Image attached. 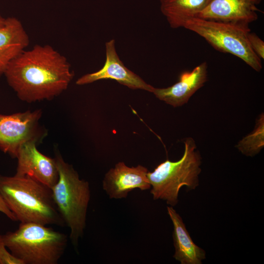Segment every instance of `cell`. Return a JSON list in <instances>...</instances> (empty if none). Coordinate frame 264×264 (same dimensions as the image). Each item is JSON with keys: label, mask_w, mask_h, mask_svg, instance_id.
Returning <instances> with one entry per match:
<instances>
[{"label": "cell", "mask_w": 264, "mask_h": 264, "mask_svg": "<svg viewBox=\"0 0 264 264\" xmlns=\"http://www.w3.org/2000/svg\"><path fill=\"white\" fill-rule=\"evenodd\" d=\"M207 64L202 62L191 71H184L178 82L166 88H154L152 93L160 100L174 107L187 103L207 80Z\"/></svg>", "instance_id": "12"}, {"label": "cell", "mask_w": 264, "mask_h": 264, "mask_svg": "<svg viewBox=\"0 0 264 264\" xmlns=\"http://www.w3.org/2000/svg\"><path fill=\"white\" fill-rule=\"evenodd\" d=\"M184 143V154L179 160L173 162L167 159L148 173L154 199L165 200L171 206L177 204L178 193L182 186L191 190L199 184L201 156L192 138H187Z\"/></svg>", "instance_id": "5"}, {"label": "cell", "mask_w": 264, "mask_h": 264, "mask_svg": "<svg viewBox=\"0 0 264 264\" xmlns=\"http://www.w3.org/2000/svg\"><path fill=\"white\" fill-rule=\"evenodd\" d=\"M249 24L194 17L187 20L182 27L203 38L215 49L232 54L257 72L262 62L251 49L248 40Z\"/></svg>", "instance_id": "6"}, {"label": "cell", "mask_w": 264, "mask_h": 264, "mask_svg": "<svg viewBox=\"0 0 264 264\" xmlns=\"http://www.w3.org/2000/svg\"><path fill=\"white\" fill-rule=\"evenodd\" d=\"M12 255L24 264H57L66 247L67 236L45 225L21 223L13 232L1 235Z\"/></svg>", "instance_id": "4"}, {"label": "cell", "mask_w": 264, "mask_h": 264, "mask_svg": "<svg viewBox=\"0 0 264 264\" xmlns=\"http://www.w3.org/2000/svg\"><path fill=\"white\" fill-rule=\"evenodd\" d=\"M248 40L250 46L255 54L261 59H264V42L255 33H248Z\"/></svg>", "instance_id": "17"}, {"label": "cell", "mask_w": 264, "mask_h": 264, "mask_svg": "<svg viewBox=\"0 0 264 264\" xmlns=\"http://www.w3.org/2000/svg\"><path fill=\"white\" fill-rule=\"evenodd\" d=\"M147 168L138 165L129 167L119 162L105 175L103 188L110 198H125L132 190H146L151 188Z\"/></svg>", "instance_id": "10"}, {"label": "cell", "mask_w": 264, "mask_h": 264, "mask_svg": "<svg viewBox=\"0 0 264 264\" xmlns=\"http://www.w3.org/2000/svg\"><path fill=\"white\" fill-rule=\"evenodd\" d=\"M0 194L21 223L64 226L51 189L27 176L0 175Z\"/></svg>", "instance_id": "2"}, {"label": "cell", "mask_w": 264, "mask_h": 264, "mask_svg": "<svg viewBox=\"0 0 264 264\" xmlns=\"http://www.w3.org/2000/svg\"><path fill=\"white\" fill-rule=\"evenodd\" d=\"M106 59L103 66L98 71L86 74L76 82L78 85L90 84L102 79H112L132 89H142L152 92L154 87L127 68L116 52L115 41L111 39L105 44Z\"/></svg>", "instance_id": "8"}, {"label": "cell", "mask_w": 264, "mask_h": 264, "mask_svg": "<svg viewBox=\"0 0 264 264\" xmlns=\"http://www.w3.org/2000/svg\"><path fill=\"white\" fill-rule=\"evenodd\" d=\"M0 212L4 214L7 218L10 220L13 221H17V219L12 212V211L9 209L6 203L4 201L2 197L0 194Z\"/></svg>", "instance_id": "19"}, {"label": "cell", "mask_w": 264, "mask_h": 264, "mask_svg": "<svg viewBox=\"0 0 264 264\" xmlns=\"http://www.w3.org/2000/svg\"><path fill=\"white\" fill-rule=\"evenodd\" d=\"M0 235V264H24L20 259L8 252Z\"/></svg>", "instance_id": "18"}, {"label": "cell", "mask_w": 264, "mask_h": 264, "mask_svg": "<svg viewBox=\"0 0 264 264\" xmlns=\"http://www.w3.org/2000/svg\"><path fill=\"white\" fill-rule=\"evenodd\" d=\"M211 0H160V9L173 28L182 27L185 22L196 17Z\"/></svg>", "instance_id": "15"}, {"label": "cell", "mask_w": 264, "mask_h": 264, "mask_svg": "<svg viewBox=\"0 0 264 264\" xmlns=\"http://www.w3.org/2000/svg\"><path fill=\"white\" fill-rule=\"evenodd\" d=\"M29 44V37L21 21L15 17L6 18L4 26L0 29V77Z\"/></svg>", "instance_id": "13"}, {"label": "cell", "mask_w": 264, "mask_h": 264, "mask_svg": "<svg viewBox=\"0 0 264 264\" xmlns=\"http://www.w3.org/2000/svg\"><path fill=\"white\" fill-rule=\"evenodd\" d=\"M6 18H4L0 14V29L4 26Z\"/></svg>", "instance_id": "20"}, {"label": "cell", "mask_w": 264, "mask_h": 264, "mask_svg": "<svg viewBox=\"0 0 264 264\" xmlns=\"http://www.w3.org/2000/svg\"><path fill=\"white\" fill-rule=\"evenodd\" d=\"M167 209L173 224L175 250L173 257L181 264H202L206 258L205 251L193 241L181 217L173 206H168Z\"/></svg>", "instance_id": "14"}, {"label": "cell", "mask_w": 264, "mask_h": 264, "mask_svg": "<svg viewBox=\"0 0 264 264\" xmlns=\"http://www.w3.org/2000/svg\"><path fill=\"white\" fill-rule=\"evenodd\" d=\"M38 143L30 141L21 147L17 157L15 175L30 177L51 188L59 177L56 160L39 152Z\"/></svg>", "instance_id": "9"}, {"label": "cell", "mask_w": 264, "mask_h": 264, "mask_svg": "<svg viewBox=\"0 0 264 264\" xmlns=\"http://www.w3.org/2000/svg\"><path fill=\"white\" fill-rule=\"evenodd\" d=\"M8 85L22 101L51 100L65 91L74 77L66 58L46 44L23 50L4 73Z\"/></svg>", "instance_id": "1"}, {"label": "cell", "mask_w": 264, "mask_h": 264, "mask_svg": "<svg viewBox=\"0 0 264 264\" xmlns=\"http://www.w3.org/2000/svg\"><path fill=\"white\" fill-rule=\"evenodd\" d=\"M264 146V115L262 113L253 131L240 140L236 147L244 155L254 156Z\"/></svg>", "instance_id": "16"}, {"label": "cell", "mask_w": 264, "mask_h": 264, "mask_svg": "<svg viewBox=\"0 0 264 264\" xmlns=\"http://www.w3.org/2000/svg\"><path fill=\"white\" fill-rule=\"evenodd\" d=\"M41 110L11 115L0 114V149L17 158L21 147L30 141L39 143L46 132L39 124Z\"/></svg>", "instance_id": "7"}, {"label": "cell", "mask_w": 264, "mask_h": 264, "mask_svg": "<svg viewBox=\"0 0 264 264\" xmlns=\"http://www.w3.org/2000/svg\"><path fill=\"white\" fill-rule=\"evenodd\" d=\"M262 0H211L196 17L249 24L256 21Z\"/></svg>", "instance_id": "11"}, {"label": "cell", "mask_w": 264, "mask_h": 264, "mask_svg": "<svg viewBox=\"0 0 264 264\" xmlns=\"http://www.w3.org/2000/svg\"><path fill=\"white\" fill-rule=\"evenodd\" d=\"M55 159L59 177L51 188L53 198L65 223L70 229L71 242L77 246L86 225L90 198L89 183L80 178L72 166L66 162L60 154H56Z\"/></svg>", "instance_id": "3"}]
</instances>
